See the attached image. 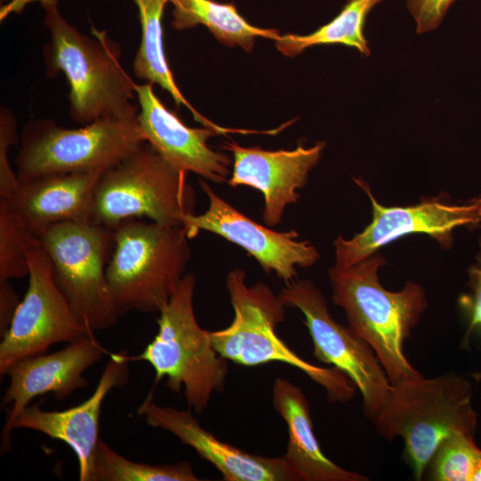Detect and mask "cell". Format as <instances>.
Returning <instances> with one entry per match:
<instances>
[{"label": "cell", "instance_id": "obj_1", "mask_svg": "<svg viewBox=\"0 0 481 481\" xmlns=\"http://www.w3.org/2000/svg\"><path fill=\"white\" fill-rule=\"evenodd\" d=\"M386 263L376 252L355 264L329 270L334 305L341 307L348 327L376 354L391 384L420 375L404 353L412 335L428 308L427 294L418 283L408 281L399 291L386 289L379 271Z\"/></svg>", "mask_w": 481, "mask_h": 481}, {"label": "cell", "instance_id": "obj_2", "mask_svg": "<svg viewBox=\"0 0 481 481\" xmlns=\"http://www.w3.org/2000/svg\"><path fill=\"white\" fill-rule=\"evenodd\" d=\"M42 7L44 25L51 37L43 53L46 76L65 75L71 118L86 125L135 106L136 84L120 64L118 43L94 27L93 37L81 33L64 19L58 4H44Z\"/></svg>", "mask_w": 481, "mask_h": 481}, {"label": "cell", "instance_id": "obj_3", "mask_svg": "<svg viewBox=\"0 0 481 481\" xmlns=\"http://www.w3.org/2000/svg\"><path fill=\"white\" fill-rule=\"evenodd\" d=\"M391 393L373 419L377 432L388 441L401 437L413 477L421 480L440 444L454 433L475 435L477 414L471 384L452 374L421 375L392 384Z\"/></svg>", "mask_w": 481, "mask_h": 481}, {"label": "cell", "instance_id": "obj_4", "mask_svg": "<svg viewBox=\"0 0 481 481\" xmlns=\"http://www.w3.org/2000/svg\"><path fill=\"white\" fill-rule=\"evenodd\" d=\"M225 288L234 317L229 326L210 331L212 344L220 355L249 367L286 363L320 385L329 401L346 403L353 398L356 387L346 374L334 367L306 361L279 338L275 329L285 319L286 306L268 285L258 282L248 286L244 271L237 268L227 274Z\"/></svg>", "mask_w": 481, "mask_h": 481}, {"label": "cell", "instance_id": "obj_5", "mask_svg": "<svg viewBox=\"0 0 481 481\" xmlns=\"http://www.w3.org/2000/svg\"><path fill=\"white\" fill-rule=\"evenodd\" d=\"M113 233L106 276L118 313L159 312L190 260L186 229L132 218L118 224Z\"/></svg>", "mask_w": 481, "mask_h": 481}, {"label": "cell", "instance_id": "obj_6", "mask_svg": "<svg viewBox=\"0 0 481 481\" xmlns=\"http://www.w3.org/2000/svg\"><path fill=\"white\" fill-rule=\"evenodd\" d=\"M195 277L186 273L169 300L159 311L158 333L143 353L132 359L149 363L155 385L166 379L173 393L184 389L189 410L204 411L214 392H222L228 360L212 344L210 331L202 329L194 314Z\"/></svg>", "mask_w": 481, "mask_h": 481}, {"label": "cell", "instance_id": "obj_7", "mask_svg": "<svg viewBox=\"0 0 481 481\" xmlns=\"http://www.w3.org/2000/svg\"><path fill=\"white\" fill-rule=\"evenodd\" d=\"M137 114L138 104L73 129L63 128L52 118L29 121L15 160L19 178L103 172L116 166L146 143L139 130Z\"/></svg>", "mask_w": 481, "mask_h": 481}, {"label": "cell", "instance_id": "obj_8", "mask_svg": "<svg viewBox=\"0 0 481 481\" xmlns=\"http://www.w3.org/2000/svg\"><path fill=\"white\" fill-rule=\"evenodd\" d=\"M194 206L195 192L186 173L145 143L101 175L93 200V222L113 229L125 220L146 217L183 226V216L193 214Z\"/></svg>", "mask_w": 481, "mask_h": 481}, {"label": "cell", "instance_id": "obj_9", "mask_svg": "<svg viewBox=\"0 0 481 481\" xmlns=\"http://www.w3.org/2000/svg\"><path fill=\"white\" fill-rule=\"evenodd\" d=\"M54 280L69 305L93 331L113 326L117 311L106 276L113 229L94 222L55 224L39 237Z\"/></svg>", "mask_w": 481, "mask_h": 481}, {"label": "cell", "instance_id": "obj_10", "mask_svg": "<svg viewBox=\"0 0 481 481\" xmlns=\"http://www.w3.org/2000/svg\"><path fill=\"white\" fill-rule=\"evenodd\" d=\"M278 296L286 307L303 314L314 357L350 379L361 393L365 415L372 421L393 386L370 345L331 316L325 298L312 281L294 280Z\"/></svg>", "mask_w": 481, "mask_h": 481}, {"label": "cell", "instance_id": "obj_11", "mask_svg": "<svg viewBox=\"0 0 481 481\" xmlns=\"http://www.w3.org/2000/svg\"><path fill=\"white\" fill-rule=\"evenodd\" d=\"M29 287L0 344V374L15 362L45 354L60 342L94 335L58 287L50 257L41 242L30 248Z\"/></svg>", "mask_w": 481, "mask_h": 481}, {"label": "cell", "instance_id": "obj_12", "mask_svg": "<svg viewBox=\"0 0 481 481\" xmlns=\"http://www.w3.org/2000/svg\"><path fill=\"white\" fill-rule=\"evenodd\" d=\"M372 205V220L351 239L334 240L335 265L346 266L362 261L381 247L413 233L428 234L443 248H449L452 231L481 224V198L464 204L449 203L442 196L425 198L408 207H386L375 199L367 183L355 179Z\"/></svg>", "mask_w": 481, "mask_h": 481}, {"label": "cell", "instance_id": "obj_13", "mask_svg": "<svg viewBox=\"0 0 481 481\" xmlns=\"http://www.w3.org/2000/svg\"><path fill=\"white\" fill-rule=\"evenodd\" d=\"M200 185L208 200V208L200 215L183 218L189 239L207 231L231 241L253 257L267 273L288 284L298 276L297 267H310L320 258L317 249L308 240H298L295 230L276 232L246 216L218 196L203 180Z\"/></svg>", "mask_w": 481, "mask_h": 481}, {"label": "cell", "instance_id": "obj_14", "mask_svg": "<svg viewBox=\"0 0 481 481\" xmlns=\"http://www.w3.org/2000/svg\"><path fill=\"white\" fill-rule=\"evenodd\" d=\"M107 353L91 335L55 353L24 357L12 364L5 373L10 383L2 400L3 406L11 404L1 434L2 452L9 451L12 425L34 397L53 393L62 401L75 390L87 387L83 373Z\"/></svg>", "mask_w": 481, "mask_h": 481}, {"label": "cell", "instance_id": "obj_15", "mask_svg": "<svg viewBox=\"0 0 481 481\" xmlns=\"http://www.w3.org/2000/svg\"><path fill=\"white\" fill-rule=\"evenodd\" d=\"M324 147V143L318 142L309 148L298 145L291 151H266L227 142L223 148L233 156L227 183L259 191L265 200L262 218L268 226H275L281 222L285 208L298 200V190L306 185Z\"/></svg>", "mask_w": 481, "mask_h": 481}, {"label": "cell", "instance_id": "obj_16", "mask_svg": "<svg viewBox=\"0 0 481 481\" xmlns=\"http://www.w3.org/2000/svg\"><path fill=\"white\" fill-rule=\"evenodd\" d=\"M152 86L150 82L135 86L137 120L144 141L178 171L192 172L217 183L227 182L231 159L207 143L219 133L208 126H187L157 97Z\"/></svg>", "mask_w": 481, "mask_h": 481}, {"label": "cell", "instance_id": "obj_17", "mask_svg": "<svg viewBox=\"0 0 481 481\" xmlns=\"http://www.w3.org/2000/svg\"><path fill=\"white\" fill-rule=\"evenodd\" d=\"M130 361L126 351L110 354L95 390L85 402L64 411H44L38 404L29 405L18 415L12 428L33 429L64 442L77 457L79 480L94 481L101 407L112 388L127 383Z\"/></svg>", "mask_w": 481, "mask_h": 481}, {"label": "cell", "instance_id": "obj_18", "mask_svg": "<svg viewBox=\"0 0 481 481\" xmlns=\"http://www.w3.org/2000/svg\"><path fill=\"white\" fill-rule=\"evenodd\" d=\"M188 411L158 405L151 394L137 410L151 427L164 429L194 449L225 481H296L283 455L251 454L216 438Z\"/></svg>", "mask_w": 481, "mask_h": 481}, {"label": "cell", "instance_id": "obj_19", "mask_svg": "<svg viewBox=\"0 0 481 481\" xmlns=\"http://www.w3.org/2000/svg\"><path fill=\"white\" fill-rule=\"evenodd\" d=\"M102 172L40 175L20 179L4 199L12 212L37 237L67 222H93V200Z\"/></svg>", "mask_w": 481, "mask_h": 481}, {"label": "cell", "instance_id": "obj_20", "mask_svg": "<svg viewBox=\"0 0 481 481\" xmlns=\"http://www.w3.org/2000/svg\"><path fill=\"white\" fill-rule=\"evenodd\" d=\"M273 404L287 425L288 444L283 457L296 481L369 480L363 474L338 466L322 452L314 432L308 401L298 386L276 378Z\"/></svg>", "mask_w": 481, "mask_h": 481}, {"label": "cell", "instance_id": "obj_21", "mask_svg": "<svg viewBox=\"0 0 481 481\" xmlns=\"http://www.w3.org/2000/svg\"><path fill=\"white\" fill-rule=\"evenodd\" d=\"M139 13L142 37L133 62L135 77L159 85L168 92L176 105L186 106L194 119L204 126L212 127L219 134L231 133L232 129L219 126L200 115L184 98L175 84L167 61L163 45L162 19L169 0H134Z\"/></svg>", "mask_w": 481, "mask_h": 481}, {"label": "cell", "instance_id": "obj_22", "mask_svg": "<svg viewBox=\"0 0 481 481\" xmlns=\"http://www.w3.org/2000/svg\"><path fill=\"white\" fill-rule=\"evenodd\" d=\"M173 5L172 26L183 30L206 26L214 37L227 46H240L250 52L256 37L277 40L281 35L273 29H262L248 22L233 4L214 0H169Z\"/></svg>", "mask_w": 481, "mask_h": 481}, {"label": "cell", "instance_id": "obj_23", "mask_svg": "<svg viewBox=\"0 0 481 481\" xmlns=\"http://www.w3.org/2000/svg\"><path fill=\"white\" fill-rule=\"evenodd\" d=\"M383 0H348L330 22L308 35L285 34L275 40L277 49L294 57L308 47L340 44L357 49L365 57L371 55L364 26L371 11Z\"/></svg>", "mask_w": 481, "mask_h": 481}, {"label": "cell", "instance_id": "obj_24", "mask_svg": "<svg viewBox=\"0 0 481 481\" xmlns=\"http://www.w3.org/2000/svg\"><path fill=\"white\" fill-rule=\"evenodd\" d=\"M190 462L148 464L129 461L101 439L98 444L94 481H198Z\"/></svg>", "mask_w": 481, "mask_h": 481}, {"label": "cell", "instance_id": "obj_25", "mask_svg": "<svg viewBox=\"0 0 481 481\" xmlns=\"http://www.w3.org/2000/svg\"><path fill=\"white\" fill-rule=\"evenodd\" d=\"M38 243L39 238L0 199V281L29 276L28 253Z\"/></svg>", "mask_w": 481, "mask_h": 481}, {"label": "cell", "instance_id": "obj_26", "mask_svg": "<svg viewBox=\"0 0 481 481\" xmlns=\"http://www.w3.org/2000/svg\"><path fill=\"white\" fill-rule=\"evenodd\" d=\"M481 463V449L474 436L454 433L438 446L428 465L435 481H473Z\"/></svg>", "mask_w": 481, "mask_h": 481}, {"label": "cell", "instance_id": "obj_27", "mask_svg": "<svg viewBox=\"0 0 481 481\" xmlns=\"http://www.w3.org/2000/svg\"><path fill=\"white\" fill-rule=\"evenodd\" d=\"M18 141L17 120L12 112L2 107L0 110V199H7L20 182L12 169L8 151Z\"/></svg>", "mask_w": 481, "mask_h": 481}, {"label": "cell", "instance_id": "obj_28", "mask_svg": "<svg viewBox=\"0 0 481 481\" xmlns=\"http://www.w3.org/2000/svg\"><path fill=\"white\" fill-rule=\"evenodd\" d=\"M457 0H406V7L416 21V32L436 29L450 6Z\"/></svg>", "mask_w": 481, "mask_h": 481}, {"label": "cell", "instance_id": "obj_29", "mask_svg": "<svg viewBox=\"0 0 481 481\" xmlns=\"http://www.w3.org/2000/svg\"><path fill=\"white\" fill-rule=\"evenodd\" d=\"M469 285L470 294H464L459 298L460 306L467 314L469 319L468 330L463 339L467 344L471 332L477 327H481V244L478 263L469 270Z\"/></svg>", "mask_w": 481, "mask_h": 481}, {"label": "cell", "instance_id": "obj_30", "mask_svg": "<svg viewBox=\"0 0 481 481\" xmlns=\"http://www.w3.org/2000/svg\"><path fill=\"white\" fill-rule=\"evenodd\" d=\"M20 300L9 281H0V332L1 337L9 328Z\"/></svg>", "mask_w": 481, "mask_h": 481}, {"label": "cell", "instance_id": "obj_31", "mask_svg": "<svg viewBox=\"0 0 481 481\" xmlns=\"http://www.w3.org/2000/svg\"><path fill=\"white\" fill-rule=\"evenodd\" d=\"M31 0H12V2L6 5H4L1 9V20L4 19L9 13L12 12H20L23 7ZM41 4H48V3H55L58 4L59 0H39Z\"/></svg>", "mask_w": 481, "mask_h": 481}, {"label": "cell", "instance_id": "obj_32", "mask_svg": "<svg viewBox=\"0 0 481 481\" xmlns=\"http://www.w3.org/2000/svg\"><path fill=\"white\" fill-rule=\"evenodd\" d=\"M473 481H481V463L474 476Z\"/></svg>", "mask_w": 481, "mask_h": 481}, {"label": "cell", "instance_id": "obj_33", "mask_svg": "<svg viewBox=\"0 0 481 481\" xmlns=\"http://www.w3.org/2000/svg\"><path fill=\"white\" fill-rule=\"evenodd\" d=\"M0 1H1V3H3V2H5L6 0H0Z\"/></svg>", "mask_w": 481, "mask_h": 481}]
</instances>
